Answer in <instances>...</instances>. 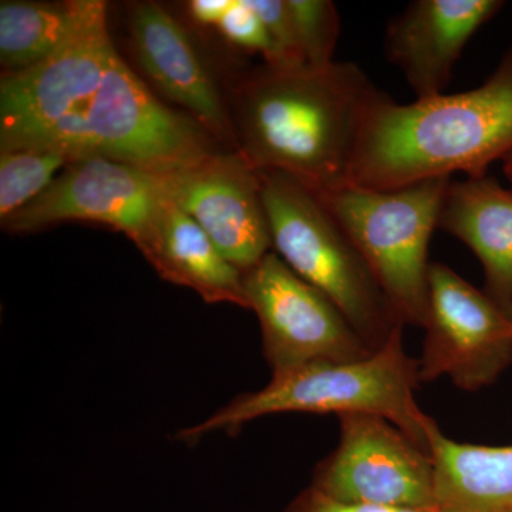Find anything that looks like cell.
<instances>
[{"label":"cell","instance_id":"1","mask_svg":"<svg viewBox=\"0 0 512 512\" xmlns=\"http://www.w3.org/2000/svg\"><path fill=\"white\" fill-rule=\"evenodd\" d=\"M35 150L76 161L103 157L158 173L204 160L211 136L165 106L124 62L107 5L92 0L69 42L0 80V151Z\"/></svg>","mask_w":512,"mask_h":512},{"label":"cell","instance_id":"2","mask_svg":"<svg viewBox=\"0 0 512 512\" xmlns=\"http://www.w3.org/2000/svg\"><path fill=\"white\" fill-rule=\"evenodd\" d=\"M384 92L352 62L244 74L229 113L238 153L256 171L295 178L316 192L349 184L367 117Z\"/></svg>","mask_w":512,"mask_h":512},{"label":"cell","instance_id":"3","mask_svg":"<svg viewBox=\"0 0 512 512\" xmlns=\"http://www.w3.org/2000/svg\"><path fill=\"white\" fill-rule=\"evenodd\" d=\"M512 154V49L481 86L400 104L384 93L367 117L349 184L393 191L464 173L484 177Z\"/></svg>","mask_w":512,"mask_h":512},{"label":"cell","instance_id":"4","mask_svg":"<svg viewBox=\"0 0 512 512\" xmlns=\"http://www.w3.org/2000/svg\"><path fill=\"white\" fill-rule=\"evenodd\" d=\"M420 383L419 360L404 349L399 328L365 359L312 363L272 375L262 389L235 397L175 439L194 444L218 431L234 436L249 421L278 413L373 414L392 421L430 453L431 433L439 426L416 402Z\"/></svg>","mask_w":512,"mask_h":512},{"label":"cell","instance_id":"5","mask_svg":"<svg viewBox=\"0 0 512 512\" xmlns=\"http://www.w3.org/2000/svg\"><path fill=\"white\" fill-rule=\"evenodd\" d=\"M258 174L275 254L333 302L370 350L382 348L404 325L345 229L318 192L289 175Z\"/></svg>","mask_w":512,"mask_h":512},{"label":"cell","instance_id":"6","mask_svg":"<svg viewBox=\"0 0 512 512\" xmlns=\"http://www.w3.org/2000/svg\"><path fill=\"white\" fill-rule=\"evenodd\" d=\"M451 178L393 191L343 185L320 200L363 255L404 326H426L430 301L429 248L439 228Z\"/></svg>","mask_w":512,"mask_h":512},{"label":"cell","instance_id":"7","mask_svg":"<svg viewBox=\"0 0 512 512\" xmlns=\"http://www.w3.org/2000/svg\"><path fill=\"white\" fill-rule=\"evenodd\" d=\"M339 444L313 471L311 487L352 505L437 511L433 456L392 421L339 416Z\"/></svg>","mask_w":512,"mask_h":512},{"label":"cell","instance_id":"8","mask_svg":"<svg viewBox=\"0 0 512 512\" xmlns=\"http://www.w3.org/2000/svg\"><path fill=\"white\" fill-rule=\"evenodd\" d=\"M248 309L258 316L272 375L322 362L372 355L365 340L322 292L303 281L274 251L244 272Z\"/></svg>","mask_w":512,"mask_h":512},{"label":"cell","instance_id":"9","mask_svg":"<svg viewBox=\"0 0 512 512\" xmlns=\"http://www.w3.org/2000/svg\"><path fill=\"white\" fill-rule=\"evenodd\" d=\"M421 383L447 376L477 392L497 382L512 363V318L450 266L434 262L429 275Z\"/></svg>","mask_w":512,"mask_h":512},{"label":"cell","instance_id":"10","mask_svg":"<svg viewBox=\"0 0 512 512\" xmlns=\"http://www.w3.org/2000/svg\"><path fill=\"white\" fill-rule=\"evenodd\" d=\"M167 197L164 173L110 158H82L2 227L9 234H32L59 222H97L134 241Z\"/></svg>","mask_w":512,"mask_h":512},{"label":"cell","instance_id":"11","mask_svg":"<svg viewBox=\"0 0 512 512\" xmlns=\"http://www.w3.org/2000/svg\"><path fill=\"white\" fill-rule=\"evenodd\" d=\"M165 190L222 255L245 272L271 252L258 171L235 151L164 173Z\"/></svg>","mask_w":512,"mask_h":512},{"label":"cell","instance_id":"12","mask_svg":"<svg viewBox=\"0 0 512 512\" xmlns=\"http://www.w3.org/2000/svg\"><path fill=\"white\" fill-rule=\"evenodd\" d=\"M128 29L148 80L210 136L238 153L229 107L184 26L158 3L138 2L131 8Z\"/></svg>","mask_w":512,"mask_h":512},{"label":"cell","instance_id":"13","mask_svg":"<svg viewBox=\"0 0 512 512\" xmlns=\"http://www.w3.org/2000/svg\"><path fill=\"white\" fill-rule=\"evenodd\" d=\"M503 8L500 0H416L387 26V59L417 100L439 96L471 37Z\"/></svg>","mask_w":512,"mask_h":512},{"label":"cell","instance_id":"14","mask_svg":"<svg viewBox=\"0 0 512 512\" xmlns=\"http://www.w3.org/2000/svg\"><path fill=\"white\" fill-rule=\"evenodd\" d=\"M133 242L164 281L192 289L207 303L248 309L244 272L170 197Z\"/></svg>","mask_w":512,"mask_h":512},{"label":"cell","instance_id":"15","mask_svg":"<svg viewBox=\"0 0 512 512\" xmlns=\"http://www.w3.org/2000/svg\"><path fill=\"white\" fill-rule=\"evenodd\" d=\"M439 228L476 254L484 292L512 318V187L490 175L451 178L441 204Z\"/></svg>","mask_w":512,"mask_h":512},{"label":"cell","instance_id":"16","mask_svg":"<svg viewBox=\"0 0 512 512\" xmlns=\"http://www.w3.org/2000/svg\"><path fill=\"white\" fill-rule=\"evenodd\" d=\"M430 453L439 512H512V444L481 446L448 439L437 427Z\"/></svg>","mask_w":512,"mask_h":512},{"label":"cell","instance_id":"17","mask_svg":"<svg viewBox=\"0 0 512 512\" xmlns=\"http://www.w3.org/2000/svg\"><path fill=\"white\" fill-rule=\"evenodd\" d=\"M92 0L0 3V63L3 74L32 69L69 42Z\"/></svg>","mask_w":512,"mask_h":512},{"label":"cell","instance_id":"18","mask_svg":"<svg viewBox=\"0 0 512 512\" xmlns=\"http://www.w3.org/2000/svg\"><path fill=\"white\" fill-rule=\"evenodd\" d=\"M73 161L35 150L0 151V221L35 201Z\"/></svg>","mask_w":512,"mask_h":512},{"label":"cell","instance_id":"19","mask_svg":"<svg viewBox=\"0 0 512 512\" xmlns=\"http://www.w3.org/2000/svg\"><path fill=\"white\" fill-rule=\"evenodd\" d=\"M306 66L335 62L340 33L338 8L330 0H286Z\"/></svg>","mask_w":512,"mask_h":512},{"label":"cell","instance_id":"20","mask_svg":"<svg viewBox=\"0 0 512 512\" xmlns=\"http://www.w3.org/2000/svg\"><path fill=\"white\" fill-rule=\"evenodd\" d=\"M222 37L237 49L256 53L268 66H279V55L264 20L252 8L249 0H232L228 12L217 26Z\"/></svg>","mask_w":512,"mask_h":512},{"label":"cell","instance_id":"21","mask_svg":"<svg viewBox=\"0 0 512 512\" xmlns=\"http://www.w3.org/2000/svg\"><path fill=\"white\" fill-rule=\"evenodd\" d=\"M264 20L279 55L278 67L306 66L286 0H249Z\"/></svg>","mask_w":512,"mask_h":512},{"label":"cell","instance_id":"22","mask_svg":"<svg viewBox=\"0 0 512 512\" xmlns=\"http://www.w3.org/2000/svg\"><path fill=\"white\" fill-rule=\"evenodd\" d=\"M284 512H439L427 510H409V508L375 507V505H352L338 503L320 494L309 485L296 495Z\"/></svg>","mask_w":512,"mask_h":512},{"label":"cell","instance_id":"23","mask_svg":"<svg viewBox=\"0 0 512 512\" xmlns=\"http://www.w3.org/2000/svg\"><path fill=\"white\" fill-rule=\"evenodd\" d=\"M231 3L232 0H191L187 3V9L195 23L204 28L217 29Z\"/></svg>","mask_w":512,"mask_h":512},{"label":"cell","instance_id":"24","mask_svg":"<svg viewBox=\"0 0 512 512\" xmlns=\"http://www.w3.org/2000/svg\"><path fill=\"white\" fill-rule=\"evenodd\" d=\"M503 170L505 177H507V180L510 181L512 187V154L511 156L505 158L503 161Z\"/></svg>","mask_w":512,"mask_h":512}]
</instances>
